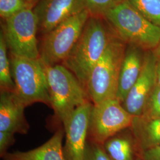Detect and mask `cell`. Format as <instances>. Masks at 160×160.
Instances as JSON below:
<instances>
[{"label": "cell", "instance_id": "6da1fadb", "mask_svg": "<svg viewBox=\"0 0 160 160\" xmlns=\"http://www.w3.org/2000/svg\"><path fill=\"white\" fill-rule=\"evenodd\" d=\"M118 35L104 17L91 16L62 65L71 71L87 90L92 69Z\"/></svg>", "mask_w": 160, "mask_h": 160}, {"label": "cell", "instance_id": "7a4b0ae2", "mask_svg": "<svg viewBox=\"0 0 160 160\" xmlns=\"http://www.w3.org/2000/svg\"><path fill=\"white\" fill-rule=\"evenodd\" d=\"M43 65L51 107L56 119L63 124L76 109L92 101L80 81L63 65Z\"/></svg>", "mask_w": 160, "mask_h": 160}, {"label": "cell", "instance_id": "3957f363", "mask_svg": "<svg viewBox=\"0 0 160 160\" xmlns=\"http://www.w3.org/2000/svg\"><path fill=\"white\" fill-rule=\"evenodd\" d=\"M104 18L126 44L145 51H154L160 42V28L149 22L127 1L109 10Z\"/></svg>", "mask_w": 160, "mask_h": 160}, {"label": "cell", "instance_id": "277c9868", "mask_svg": "<svg viewBox=\"0 0 160 160\" xmlns=\"http://www.w3.org/2000/svg\"><path fill=\"white\" fill-rule=\"evenodd\" d=\"M126 46L125 42L116 37L92 69L87 92L93 104L117 98L120 68Z\"/></svg>", "mask_w": 160, "mask_h": 160}, {"label": "cell", "instance_id": "5b68a950", "mask_svg": "<svg viewBox=\"0 0 160 160\" xmlns=\"http://www.w3.org/2000/svg\"><path fill=\"white\" fill-rule=\"evenodd\" d=\"M13 92L26 108L35 103L51 106L46 75L40 59H31L10 54Z\"/></svg>", "mask_w": 160, "mask_h": 160}, {"label": "cell", "instance_id": "8992f818", "mask_svg": "<svg viewBox=\"0 0 160 160\" xmlns=\"http://www.w3.org/2000/svg\"><path fill=\"white\" fill-rule=\"evenodd\" d=\"M90 14L87 10L70 17L44 36L39 49L43 64H62L78 39Z\"/></svg>", "mask_w": 160, "mask_h": 160}, {"label": "cell", "instance_id": "52a82bcc", "mask_svg": "<svg viewBox=\"0 0 160 160\" xmlns=\"http://www.w3.org/2000/svg\"><path fill=\"white\" fill-rule=\"evenodd\" d=\"M38 32V18L32 8L5 19L2 26V33L10 54L22 57L40 58Z\"/></svg>", "mask_w": 160, "mask_h": 160}, {"label": "cell", "instance_id": "ba28073f", "mask_svg": "<svg viewBox=\"0 0 160 160\" xmlns=\"http://www.w3.org/2000/svg\"><path fill=\"white\" fill-rule=\"evenodd\" d=\"M134 116L117 98L93 104L90 117L88 139L103 145L108 139L131 127Z\"/></svg>", "mask_w": 160, "mask_h": 160}, {"label": "cell", "instance_id": "9c48e42d", "mask_svg": "<svg viewBox=\"0 0 160 160\" xmlns=\"http://www.w3.org/2000/svg\"><path fill=\"white\" fill-rule=\"evenodd\" d=\"M92 105V102L82 105L62 124L65 138L63 147L65 160H84Z\"/></svg>", "mask_w": 160, "mask_h": 160}, {"label": "cell", "instance_id": "30bf717a", "mask_svg": "<svg viewBox=\"0 0 160 160\" xmlns=\"http://www.w3.org/2000/svg\"><path fill=\"white\" fill-rule=\"evenodd\" d=\"M157 60L154 52L146 51L140 75L122 103L126 111L134 117L142 114L157 84Z\"/></svg>", "mask_w": 160, "mask_h": 160}, {"label": "cell", "instance_id": "8fae6325", "mask_svg": "<svg viewBox=\"0 0 160 160\" xmlns=\"http://www.w3.org/2000/svg\"><path fill=\"white\" fill-rule=\"evenodd\" d=\"M85 10L86 0H39L33 8L38 18V32L43 36Z\"/></svg>", "mask_w": 160, "mask_h": 160}, {"label": "cell", "instance_id": "7c38bea8", "mask_svg": "<svg viewBox=\"0 0 160 160\" xmlns=\"http://www.w3.org/2000/svg\"><path fill=\"white\" fill-rule=\"evenodd\" d=\"M26 107L12 92L0 94V131L27 134L30 126L24 115Z\"/></svg>", "mask_w": 160, "mask_h": 160}, {"label": "cell", "instance_id": "4fadbf2b", "mask_svg": "<svg viewBox=\"0 0 160 160\" xmlns=\"http://www.w3.org/2000/svg\"><path fill=\"white\" fill-rule=\"evenodd\" d=\"M145 51L133 45L127 44L120 68L117 98L122 103L137 81L143 67Z\"/></svg>", "mask_w": 160, "mask_h": 160}, {"label": "cell", "instance_id": "5bb4252c", "mask_svg": "<svg viewBox=\"0 0 160 160\" xmlns=\"http://www.w3.org/2000/svg\"><path fill=\"white\" fill-rule=\"evenodd\" d=\"M64 130L59 129L45 143L28 151L7 152L2 160H65L62 141Z\"/></svg>", "mask_w": 160, "mask_h": 160}, {"label": "cell", "instance_id": "9a60e30c", "mask_svg": "<svg viewBox=\"0 0 160 160\" xmlns=\"http://www.w3.org/2000/svg\"><path fill=\"white\" fill-rule=\"evenodd\" d=\"M131 127L140 152L160 145V118L144 119L134 117Z\"/></svg>", "mask_w": 160, "mask_h": 160}, {"label": "cell", "instance_id": "2e32d148", "mask_svg": "<svg viewBox=\"0 0 160 160\" xmlns=\"http://www.w3.org/2000/svg\"><path fill=\"white\" fill-rule=\"evenodd\" d=\"M117 135V134H116ZM114 135L108 139L103 146L112 160H135V146L130 138Z\"/></svg>", "mask_w": 160, "mask_h": 160}, {"label": "cell", "instance_id": "e0dca14e", "mask_svg": "<svg viewBox=\"0 0 160 160\" xmlns=\"http://www.w3.org/2000/svg\"><path fill=\"white\" fill-rule=\"evenodd\" d=\"M8 47L1 31L0 33V90L1 92H14L15 85L12 76L10 57L8 56Z\"/></svg>", "mask_w": 160, "mask_h": 160}, {"label": "cell", "instance_id": "ac0fdd59", "mask_svg": "<svg viewBox=\"0 0 160 160\" xmlns=\"http://www.w3.org/2000/svg\"><path fill=\"white\" fill-rule=\"evenodd\" d=\"M149 22L160 28V0H127Z\"/></svg>", "mask_w": 160, "mask_h": 160}, {"label": "cell", "instance_id": "d6986e66", "mask_svg": "<svg viewBox=\"0 0 160 160\" xmlns=\"http://www.w3.org/2000/svg\"><path fill=\"white\" fill-rule=\"evenodd\" d=\"M124 0H86V9L91 16L104 17L106 13Z\"/></svg>", "mask_w": 160, "mask_h": 160}, {"label": "cell", "instance_id": "ffe728a7", "mask_svg": "<svg viewBox=\"0 0 160 160\" xmlns=\"http://www.w3.org/2000/svg\"><path fill=\"white\" fill-rule=\"evenodd\" d=\"M28 8H32L25 0H0V16L4 20Z\"/></svg>", "mask_w": 160, "mask_h": 160}, {"label": "cell", "instance_id": "44dd1931", "mask_svg": "<svg viewBox=\"0 0 160 160\" xmlns=\"http://www.w3.org/2000/svg\"><path fill=\"white\" fill-rule=\"evenodd\" d=\"M139 117L144 119L160 118V87L157 84L147 103L142 114Z\"/></svg>", "mask_w": 160, "mask_h": 160}, {"label": "cell", "instance_id": "7402d4cb", "mask_svg": "<svg viewBox=\"0 0 160 160\" xmlns=\"http://www.w3.org/2000/svg\"><path fill=\"white\" fill-rule=\"evenodd\" d=\"M84 160H112L105 151L103 145L88 139L86 145Z\"/></svg>", "mask_w": 160, "mask_h": 160}, {"label": "cell", "instance_id": "603a6c76", "mask_svg": "<svg viewBox=\"0 0 160 160\" xmlns=\"http://www.w3.org/2000/svg\"><path fill=\"white\" fill-rule=\"evenodd\" d=\"M14 134L8 132L0 131V157L2 158L8 152V149L15 142Z\"/></svg>", "mask_w": 160, "mask_h": 160}, {"label": "cell", "instance_id": "cb8c5ba5", "mask_svg": "<svg viewBox=\"0 0 160 160\" xmlns=\"http://www.w3.org/2000/svg\"><path fill=\"white\" fill-rule=\"evenodd\" d=\"M142 160H160V145L139 152Z\"/></svg>", "mask_w": 160, "mask_h": 160}, {"label": "cell", "instance_id": "d4e9b609", "mask_svg": "<svg viewBox=\"0 0 160 160\" xmlns=\"http://www.w3.org/2000/svg\"><path fill=\"white\" fill-rule=\"evenodd\" d=\"M157 64V84L160 87V58H158Z\"/></svg>", "mask_w": 160, "mask_h": 160}, {"label": "cell", "instance_id": "484cf974", "mask_svg": "<svg viewBox=\"0 0 160 160\" xmlns=\"http://www.w3.org/2000/svg\"><path fill=\"white\" fill-rule=\"evenodd\" d=\"M25 1L29 4L32 8H33L34 6L36 5V4L39 2V0H25Z\"/></svg>", "mask_w": 160, "mask_h": 160}, {"label": "cell", "instance_id": "4316f807", "mask_svg": "<svg viewBox=\"0 0 160 160\" xmlns=\"http://www.w3.org/2000/svg\"><path fill=\"white\" fill-rule=\"evenodd\" d=\"M153 51L154 52L155 54L156 55V56L157 57L160 58V43L158 44V45Z\"/></svg>", "mask_w": 160, "mask_h": 160}, {"label": "cell", "instance_id": "83f0119b", "mask_svg": "<svg viewBox=\"0 0 160 160\" xmlns=\"http://www.w3.org/2000/svg\"><path fill=\"white\" fill-rule=\"evenodd\" d=\"M135 160H142L141 158H137Z\"/></svg>", "mask_w": 160, "mask_h": 160}]
</instances>
